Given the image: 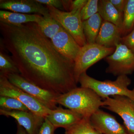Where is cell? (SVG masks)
<instances>
[{"label": "cell", "instance_id": "obj_1", "mask_svg": "<svg viewBox=\"0 0 134 134\" xmlns=\"http://www.w3.org/2000/svg\"><path fill=\"white\" fill-rule=\"evenodd\" d=\"M0 32L1 46L11 53L20 75L28 81L59 94L77 87L74 62L59 53L37 23L0 22Z\"/></svg>", "mask_w": 134, "mask_h": 134}, {"label": "cell", "instance_id": "obj_2", "mask_svg": "<svg viewBox=\"0 0 134 134\" xmlns=\"http://www.w3.org/2000/svg\"><path fill=\"white\" fill-rule=\"evenodd\" d=\"M56 102L87 118H90L100 107L104 105L102 98L93 90L82 87H77L67 93L60 94Z\"/></svg>", "mask_w": 134, "mask_h": 134}, {"label": "cell", "instance_id": "obj_3", "mask_svg": "<svg viewBox=\"0 0 134 134\" xmlns=\"http://www.w3.org/2000/svg\"><path fill=\"white\" fill-rule=\"evenodd\" d=\"M78 82L81 87L93 90L102 99H105L110 96H120L126 97L134 101V88L132 90L128 88L131 80L126 75L119 76L115 81H102L92 78L85 72L79 77Z\"/></svg>", "mask_w": 134, "mask_h": 134}, {"label": "cell", "instance_id": "obj_4", "mask_svg": "<svg viewBox=\"0 0 134 134\" xmlns=\"http://www.w3.org/2000/svg\"><path fill=\"white\" fill-rule=\"evenodd\" d=\"M115 50V47L107 48L96 43L87 44L82 47L75 62L74 72L77 83L82 74L96 63L112 54Z\"/></svg>", "mask_w": 134, "mask_h": 134}, {"label": "cell", "instance_id": "obj_5", "mask_svg": "<svg viewBox=\"0 0 134 134\" xmlns=\"http://www.w3.org/2000/svg\"><path fill=\"white\" fill-rule=\"evenodd\" d=\"M46 6L50 15L69 32L80 46L82 47L87 44L83 32L81 16L82 9L67 12L51 6Z\"/></svg>", "mask_w": 134, "mask_h": 134}, {"label": "cell", "instance_id": "obj_6", "mask_svg": "<svg viewBox=\"0 0 134 134\" xmlns=\"http://www.w3.org/2000/svg\"><path fill=\"white\" fill-rule=\"evenodd\" d=\"M1 96L16 99L26 106L30 111L45 119L52 110L21 89L14 85L7 77L0 74V96Z\"/></svg>", "mask_w": 134, "mask_h": 134}, {"label": "cell", "instance_id": "obj_7", "mask_svg": "<svg viewBox=\"0 0 134 134\" xmlns=\"http://www.w3.org/2000/svg\"><path fill=\"white\" fill-rule=\"evenodd\" d=\"M105 60L108 65L107 73L118 76L134 72V53L121 43L116 45L115 52Z\"/></svg>", "mask_w": 134, "mask_h": 134}, {"label": "cell", "instance_id": "obj_8", "mask_svg": "<svg viewBox=\"0 0 134 134\" xmlns=\"http://www.w3.org/2000/svg\"><path fill=\"white\" fill-rule=\"evenodd\" d=\"M5 76L10 83L30 95L47 108L51 110L57 108L56 99L60 94L41 88L28 81L20 74H13Z\"/></svg>", "mask_w": 134, "mask_h": 134}, {"label": "cell", "instance_id": "obj_9", "mask_svg": "<svg viewBox=\"0 0 134 134\" xmlns=\"http://www.w3.org/2000/svg\"><path fill=\"white\" fill-rule=\"evenodd\" d=\"M103 102V107L120 116L127 130L134 134V100L125 96H115L105 99Z\"/></svg>", "mask_w": 134, "mask_h": 134}, {"label": "cell", "instance_id": "obj_10", "mask_svg": "<svg viewBox=\"0 0 134 134\" xmlns=\"http://www.w3.org/2000/svg\"><path fill=\"white\" fill-rule=\"evenodd\" d=\"M92 125L103 134H132L113 115L99 109L90 118Z\"/></svg>", "mask_w": 134, "mask_h": 134}, {"label": "cell", "instance_id": "obj_11", "mask_svg": "<svg viewBox=\"0 0 134 134\" xmlns=\"http://www.w3.org/2000/svg\"><path fill=\"white\" fill-rule=\"evenodd\" d=\"M0 114L7 117H12L23 127L28 134H38L45 118L31 111L7 110L0 109Z\"/></svg>", "mask_w": 134, "mask_h": 134}, {"label": "cell", "instance_id": "obj_12", "mask_svg": "<svg viewBox=\"0 0 134 134\" xmlns=\"http://www.w3.org/2000/svg\"><path fill=\"white\" fill-rule=\"evenodd\" d=\"M0 8L22 14L33 13L43 16L50 14L46 6L37 0H1Z\"/></svg>", "mask_w": 134, "mask_h": 134}, {"label": "cell", "instance_id": "obj_13", "mask_svg": "<svg viewBox=\"0 0 134 134\" xmlns=\"http://www.w3.org/2000/svg\"><path fill=\"white\" fill-rule=\"evenodd\" d=\"M51 40L60 53L75 62L82 47L69 32L63 27Z\"/></svg>", "mask_w": 134, "mask_h": 134}, {"label": "cell", "instance_id": "obj_14", "mask_svg": "<svg viewBox=\"0 0 134 134\" xmlns=\"http://www.w3.org/2000/svg\"><path fill=\"white\" fill-rule=\"evenodd\" d=\"M83 117L79 114L70 109L61 107L51 110L46 118L55 129L62 127L68 129L80 121Z\"/></svg>", "mask_w": 134, "mask_h": 134}, {"label": "cell", "instance_id": "obj_15", "mask_svg": "<svg viewBox=\"0 0 134 134\" xmlns=\"http://www.w3.org/2000/svg\"><path fill=\"white\" fill-rule=\"evenodd\" d=\"M121 36L122 31L118 26L110 22L103 21L96 43L107 48H114L120 43Z\"/></svg>", "mask_w": 134, "mask_h": 134}, {"label": "cell", "instance_id": "obj_16", "mask_svg": "<svg viewBox=\"0 0 134 134\" xmlns=\"http://www.w3.org/2000/svg\"><path fill=\"white\" fill-rule=\"evenodd\" d=\"M98 13L104 21L115 25L122 32L123 13L118 11L111 3L110 0L99 1Z\"/></svg>", "mask_w": 134, "mask_h": 134}, {"label": "cell", "instance_id": "obj_17", "mask_svg": "<svg viewBox=\"0 0 134 134\" xmlns=\"http://www.w3.org/2000/svg\"><path fill=\"white\" fill-rule=\"evenodd\" d=\"M43 16L36 14H25L6 10L0 11V22L15 25L34 22L38 23Z\"/></svg>", "mask_w": 134, "mask_h": 134}, {"label": "cell", "instance_id": "obj_18", "mask_svg": "<svg viewBox=\"0 0 134 134\" xmlns=\"http://www.w3.org/2000/svg\"><path fill=\"white\" fill-rule=\"evenodd\" d=\"M103 20L100 14L97 13L83 21V32L87 44L96 43Z\"/></svg>", "mask_w": 134, "mask_h": 134}, {"label": "cell", "instance_id": "obj_19", "mask_svg": "<svg viewBox=\"0 0 134 134\" xmlns=\"http://www.w3.org/2000/svg\"><path fill=\"white\" fill-rule=\"evenodd\" d=\"M37 24L44 35L50 40L63 27L50 14L42 16Z\"/></svg>", "mask_w": 134, "mask_h": 134}, {"label": "cell", "instance_id": "obj_20", "mask_svg": "<svg viewBox=\"0 0 134 134\" xmlns=\"http://www.w3.org/2000/svg\"><path fill=\"white\" fill-rule=\"evenodd\" d=\"M66 134H103L92 125L90 118L83 117L80 121L65 130Z\"/></svg>", "mask_w": 134, "mask_h": 134}, {"label": "cell", "instance_id": "obj_21", "mask_svg": "<svg viewBox=\"0 0 134 134\" xmlns=\"http://www.w3.org/2000/svg\"><path fill=\"white\" fill-rule=\"evenodd\" d=\"M134 28V0H127L123 12L122 36L127 35Z\"/></svg>", "mask_w": 134, "mask_h": 134}, {"label": "cell", "instance_id": "obj_22", "mask_svg": "<svg viewBox=\"0 0 134 134\" xmlns=\"http://www.w3.org/2000/svg\"><path fill=\"white\" fill-rule=\"evenodd\" d=\"M13 74L20 75V72L11 56L5 53L1 48L0 74L6 76Z\"/></svg>", "mask_w": 134, "mask_h": 134}, {"label": "cell", "instance_id": "obj_23", "mask_svg": "<svg viewBox=\"0 0 134 134\" xmlns=\"http://www.w3.org/2000/svg\"><path fill=\"white\" fill-rule=\"evenodd\" d=\"M0 107L1 109L4 110L30 111L26 106L19 100L7 96H0Z\"/></svg>", "mask_w": 134, "mask_h": 134}, {"label": "cell", "instance_id": "obj_24", "mask_svg": "<svg viewBox=\"0 0 134 134\" xmlns=\"http://www.w3.org/2000/svg\"><path fill=\"white\" fill-rule=\"evenodd\" d=\"M98 0H88L81 11L82 21L89 19L98 12Z\"/></svg>", "mask_w": 134, "mask_h": 134}, {"label": "cell", "instance_id": "obj_25", "mask_svg": "<svg viewBox=\"0 0 134 134\" xmlns=\"http://www.w3.org/2000/svg\"><path fill=\"white\" fill-rule=\"evenodd\" d=\"M120 43L134 53V28L132 31L121 38Z\"/></svg>", "mask_w": 134, "mask_h": 134}, {"label": "cell", "instance_id": "obj_26", "mask_svg": "<svg viewBox=\"0 0 134 134\" xmlns=\"http://www.w3.org/2000/svg\"><path fill=\"white\" fill-rule=\"evenodd\" d=\"M55 129L52 124L46 118L38 134H55Z\"/></svg>", "mask_w": 134, "mask_h": 134}, {"label": "cell", "instance_id": "obj_27", "mask_svg": "<svg viewBox=\"0 0 134 134\" xmlns=\"http://www.w3.org/2000/svg\"><path fill=\"white\" fill-rule=\"evenodd\" d=\"M37 1L43 5L51 6L62 11L64 10L62 0H37Z\"/></svg>", "mask_w": 134, "mask_h": 134}, {"label": "cell", "instance_id": "obj_28", "mask_svg": "<svg viewBox=\"0 0 134 134\" xmlns=\"http://www.w3.org/2000/svg\"><path fill=\"white\" fill-rule=\"evenodd\" d=\"M88 0H75L72 1L70 7V11L82 9L86 5Z\"/></svg>", "mask_w": 134, "mask_h": 134}, {"label": "cell", "instance_id": "obj_29", "mask_svg": "<svg viewBox=\"0 0 134 134\" xmlns=\"http://www.w3.org/2000/svg\"><path fill=\"white\" fill-rule=\"evenodd\" d=\"M126 1L127 0H110L115 8L122 13L124 12Z\"/></svg>", "mask_w": 134, "mask_h": 134}, {"label": "cell", "instance_id": "obj_30", "mask_svg": "<svg viewBox=\"0 0 134 134\" xmlns=\"http://www.w3.org/2000/svg\"><path fill=\"white\" fill-rule=\"evenodd\" d=\"M72 1H65L62 0L63 5L64 9L67 11V12H69L70 11V7L72 4Z\"/></svg>", "mask_w": 134, "mask_h": 134}, {"label": "cell", "instance_id": "obj_31", "mask_svg": "<svg viewBox=\"0 0 134 134\" xmlns=\"http://www.w3.org/2000/svg\"><path fill=\"white\" fill-rule=\"evenodd\" d=\"M17 127L16 134H28L25 130L19 124H17Z\"/></svg>", "mask_w": 134, "mask_h": 134}, {"label": "cell", "instance_id": "obj_32", "mask_svg": "<svg viewBox=\"0 0 134 134\" xmlns=\"http://www.w3.org/2000/svg\"></svg>", "mask_w": 134, "mask_h": 134}]
</instances>
